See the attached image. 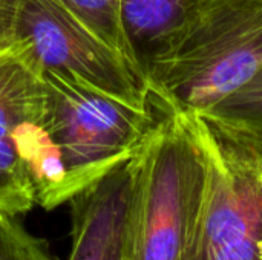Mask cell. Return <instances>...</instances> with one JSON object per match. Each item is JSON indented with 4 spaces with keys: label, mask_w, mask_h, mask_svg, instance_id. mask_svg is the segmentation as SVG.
Returning a JSON list of instances; mask_svg holds the SVG:
<instances>
[{
    "label": "cell",
    "mask_w": 262,
    "mask_h": 260,
    "mask_svg": "<svg viewBox=\"0 0 262 260\" xmlns=\"http://www.w3.org/2000/svg\"><path fill=\"white\" fill-rule=\"evenodd\" d=\"M262 69V0H200L175 49L149 77L154 103L206 113Z\"/></svg>",
    "instance_id": "6da1fadb"
},
{
    "label": "cell",
    "mask_w": 262,
    "mask_h": 260,
    "mask_svg": "<svg viewBox=\"0 0 262 260\" xmlns=\"http://www.w3.org/2000/svg\"><path fill=\"white\" fill-rule=\"evenodd\" d=\"M187 115L206 175L178 260H262V136Z\"/></svg>",
    "instance_id": "7a4b0ae2"
},
{
    "label": "cell",
    "mask_w": 262,
    "mask_h": 260,
    "mask_svg": "<svg viewBox=\"0 0 262 260\" xmlns=\"http://www.w3.org/2000/svg\"><path fill=\"white\" fill-rule=\"evenodd\" d=\"M135 164L127 260H178L206 175L190 115L163 107Z\"/></svg>",
    "instance_id": "3957f363"
},
{
    "label": "cell",
    "mask_w": 262,
    "mask_h": 260,
    "mask_svg": "<svg viewBox=\"0 0 262 260\" xmlns=\"http://www.w3.org/2000/svg\"><path fill=\"white\" fill-rule=\"evenodd\" d=\"M45 127L57 144L69 199L132 158L163 107H132L61 70H41ZM69 202V201H68Z\"/></svg>",
    "instance_id": "277c9868"
},
{
    "label": "cell",
    "mask_w": 262,
    "mask_h": 260,
    "mask_svg": "<svg viewBox=\"0 0 262 260\" xmlns=\"http://www.w3.org/2000/svg\"><path fill=\"white\" fill-rule=\"evenodd\" d=\"M15 40L40 70H61L137 109H150L147 87L126 60L57 0H20Z\"/></svg>",
    "instance_id": "5b68a950"
},
{
    "label": "cell",
    "mask_w": 262,
    "mask_h": 260,
    "mask_svg": "<svg viewBox=\"0 0 262 260\" xmlns=\"http://www.w3.org/2000/svg\"><path fill=\"white\" fill-rule=\"evenodd\" d=\"M45 104L41 70L28 46L15 40L0 51V215L18 218L37 205L18 133L25 124L45 116Z\"/></svg>",
    "instance_id": "8992f818"
},
{
    "label": "cell",
    "mask_w": 262,
    "mask_h": 260,
    "mask_svg": "<svg viewBox=\"0 0 262 260\" xmlns=\"http://www.w3.org/2000/svg\"><path fill=\"white\" fill-rule=\"evenodd\" d=\"M135 169L134 155L69 199L68 260H127V221Z\"/></svg>",
    "instance_id": "52a82bcc"
},
{
    "label": "cell",
    "mask_w": 262,
    "mask_h": 260,
    "mask_svg": "<svg viewBox=\"0 0 262 260\" xmlns=\"http://www.w3.org/2000/svg\"><path fill=\"white\" fill-rule=\"evenodd\" d=\"M200 0H121L120 20L132 57L149 89L154 69L175 49Z\"/></svg>",
    "instance_id": "ba28073f"
},
{
    "label": "cell",
    "mask_w": 262,
    "mask_h": 260,
    "mask_svg": "<svg viewBox=\"0 0 262 260\" xmlns=\"http://www.w3.org/2000/svg\"><path fill=\"white\" fill-rule=\"evenodd\" d=\"M68 12L83 23L97 37L114 48L129 64L132 72L146 86L144 78L132 57V52L124 38L120 20L121 0H57ZM147 87V86H146ZM149 90V89H147Z\"/></svg>",
    "instance_id": "9c48e42d"
},
{
    "label": "cell",
    "mask_w": 262,
    "mask_h": 260,
    "mask_svg": "<svg viewBox=\"0 0 262 260\" xmlns=\"http://www.w3.org/2000/svg\"><path fill=\"white\" fill-rule=\"evenodd\" d=\"M206 115L262 136V69L247 84L220 101Z\"/></svg>",
    "instance_id": "30bf717a"
},
{
    "label": "cell",
    "mask_w": 262,
    "mask_h": 260,
    "mask_svg": "<svg viewBox=\"0 0 262 260\" xmlns=\"http://www.w3.org/2000/svg\"><path fill=\"white\" fill-rule=\"evenodd\" d=\"M0 260H57L48 242L31 234L17 218L0 215Z\"/></svg>",
    "instance_id": "8fae6325"
},
{
    "label": "cell",
    "mask_w": 262,
    "mask_h": 260,
    "mask_svg": "<svg viewBox=\"0 0 262 260\" xmlns=\"http://www.w3.org/2000/svg\"><path fill=\"white\" fill-rule=\"evenodd\" d=\"M20 0H0V51L15 41V21Z\"/></svg>",
    "instance_id": "7c38bea8"
}]
</instances>
